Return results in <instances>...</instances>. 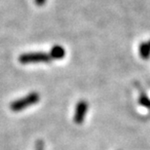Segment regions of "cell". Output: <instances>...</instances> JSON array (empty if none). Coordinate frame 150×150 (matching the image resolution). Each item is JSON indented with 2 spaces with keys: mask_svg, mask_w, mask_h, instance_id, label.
Returning <instances> with one entry per match:
<instances>
[{
  "mask_svg": "<svg viewBox=\"0 0 150 150\" xmlns=\"http://www.w3.org/2000/svg\"><path fill=\"white\" fill-rule=\"evenodd\" d=\"M49 54L46 53H28L23 54L19 57V61L21 64H34V62H50Z\"/></svg>",
  "mask_w": 150,
  "mask_h": 150,
  "instance_id": "obj_2",
  "label": "cell"
},
{
  "mask_svg": "<svg viewBox=\"0 0 150 150\" xmlns=\"http://www.w3.org/2000/svg\"><path fill=\"white\" fill-rule=\"evenodd\" d=\"M87 109H88V103L85 100H81L78 103L74 114V122L76 124H81L84 121Z\"/></svg>",
  "mask_w": 150,
  "mask_h": 150,
  "instance_id": "obj_3",
  "label": "cell"
},
{
  "mask_svg": "<svg viewBox=\"0 0 150 150\" xmlns=\"http://www.w3.org/2000/svg\"><path fill=\"white\" fill-rule=\"evenodd\" d=\"M147 44H148V46H149V48H150V41L148 42V43H147Z\"/></svg>",
  "mask_w": 150,
  "mask_h": 150,
  "instance_id": "obj_9",
  "label": "cell"
},
{
  "mask_svg": "<svg viewBox=\"0 0 150 150\" xmlns=\"http://www.w3.org/2000/svg\"><path fill=\"white\" fill-rule=\"evenodd\" d=\"M139 103L142 104V105L147 107V108L150 109V100L147 98V96H146L144 93H142V95H140Z\"/></svg>",
  "mask_w": 150,
  "mask_h": 150,
  "instance_id": "obj_6",
  "label": "cell"
},
{
  "mask_svg": "<svg viewBox=\"0 0 150 150\" xmlns=\"http://www.w3.org/2000/svg\"><path fill=\"white\" fill-rule=\"evenodd\" d=\"M65 55V51L62 47L59 46V45H56L54 46L52 49H51V52L49 54L51 59H62Z\"/></svg>",
  "mask_w": 150,
  "mask_h": 150,
  "instance_id": "obj_4",
  "label": "cell"
},
{
  "mask_svg": "<svg viewBox=\"0 0 150 150\" xmlns=\"http://www.w3.org/2000/svg\"><path fill=\"white\" fill-rule=\"evenodd\" d=\"M35 150H44V143L42 140H38L35 145Z\"/></svg>",
  "mask_w": 150,
  "mask_h": 150,
  "instance_id": "obj_7",
  "label": "cell"
},
{
  "mask_svg": "<svg viewBox=\"0 0 150 150\" xmlns=\"http://www.w3.org/2000/svg\"><path fill=\"white\" fill-rule=\"evenodd\" d=\"M45 1H46V0H35V3L40 6V5H43L45 3Z\"/></svg>",
  "mask_w": 150,
  "mask_h": 150,
  "instance_id": "obj_8",
  "label": "cell"
},
{
  "mask_svg": "<svg viewBox=\"0 0 150 150\" xmlns=\"http://www.w3.org/2000/svg\"><path fill=\"white\" fill-rule=\"evenodd\" d=\"M39 95L37 93L35 92H32L30 93L29 95L25 96L20 100H14L13 103L10 104V108L11 110H13L15 112H18V111H21V110L26 108V107L32 105V104H35L38 103L39 100Z\"/></svg>",
  "mask_w": 150,
  "mask_h": 150,
  "instance_id": "obj_1",
  "label": "cell"
},
{
  "mask_svg": "<svg viewBox=\"0 0 150 150\" xmlns=\"http://www.w3.org/2000/svg\"><path fill=\"white\" fill-rule=\"evenodd\" d=\"M139 54L142 59H148L150 57V48L147 43H142L139 46Z\"/></svg>",
  "mask_w": 150,
  "mask_h": 150,
  "instance_id": "obj_5",
  "label": "cell"
}]
</instances>
